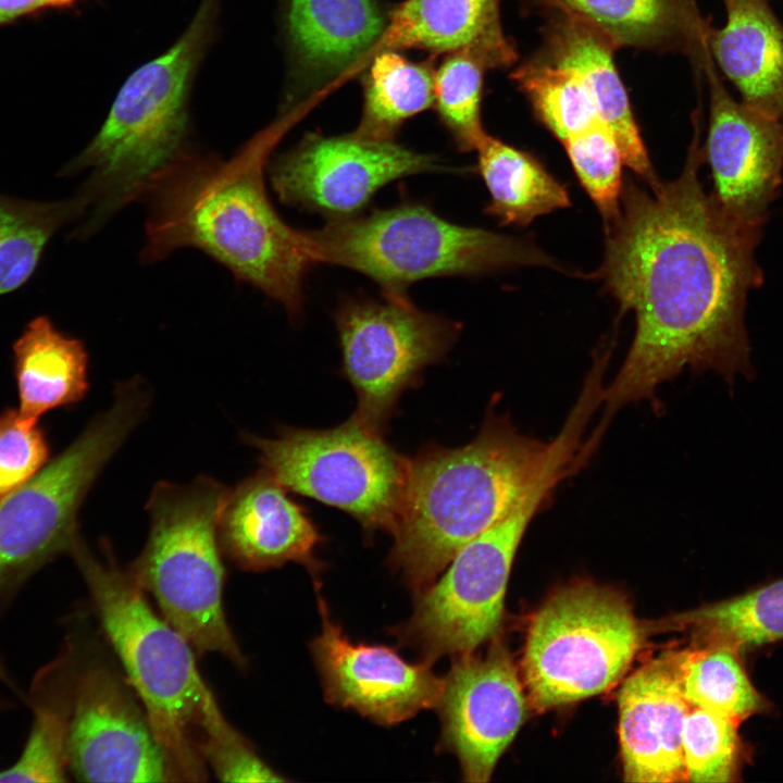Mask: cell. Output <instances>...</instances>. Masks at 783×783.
Returning <instances> with one entry per match:
<instances>
[{
	"mask_svg": "<svg viewBox=\"0 0 783 783\" xmlns=\"http://www.w3.org/2000/svg\"><path fill=\"white\" fill-rule=\"evenodd\" d=\"M475 151L489 194L485 212L501 224L525 226L537 216L570 206L564 185L532 154L488 134Z\"/></svg>",
	"mask_w": 783,
	"mask_h": 783,
	"instance_id": "obj_26",
	"label": "cell"
},
{
	"mask_svg": "<svg viewBox=\"0 0 783 783\" xmlns=\"http://www.w3.org/2000/svg\"><path fill=\"white\" fill-rule=\"evenodd\" d=\"M698 61L710 96L701 150L713 181L711 196L731 217L760 228L782 184L783 125L730 96L706 41Z\"/></svg>",
	"mask_w": 783,
	"mask_h": 783,
	"instance_id": "obj_15",
	"label": "cell"
},
{
	"mask_svg": "<svg viewBox=\"0 0 783 783\" xmlns=\"http://www.w3.org/2000/svg\"><path fill=\"white\" fill-rule=\"evenodd\" d=\"M67 758L79 781H177L142 706L98 660L74 668Z\"/></svg>",
	"mask_w": 783,
	"mask_h": 783,
	"instance_id": "obj_14",
	"label": "cell"
},
{
	"mask_svg": "<svg viewBox=\"0 0 783 783\" xmlns=\"http://www.w3.org/2000/svg\"><path fill=\"white\" fill-rule=\"evenodd\" d=\"M592 26L614 46L643 45L682 30L695 49L707 22L685 0H544Z\"/></svg>",
	"mask_w": 783,
	"mask_h": 783,
	"instance_id": "obj_27",
	"label": "cell"
},
{
	"mask_svg": "<svg viewBox=\"0 0 783 783\" xmlns=\"http://www.w3.org/2000/svg\"><path fill=\"white\" fill-rule=\"evenodd\" d=\"M711 643L739 652L783 639V579L676 618Z\"/></svg>",
	"mask_w": 783,
	"mask_h": 783,
	"instance_id": "obj_31",
	"label": "cell"
},
{
	"mask_svg": "<svg viewBox=\"0 0 783 783\" xmlns=\"http://www.w3.org/2000/svg\"><path fill=\"white\" fill-rule=\"evenodd\" d=\"M101 551L100 558L79 537L69 555L177 781H206L198 741L224 714L198 669L196 651L116 564L107 540Z\"/></svg>",
	"mask_w": 783,
	"mask_h": 783,
	"instance_id": "obj_5",
	"label": "cell"
},
{
	"mask_svg": "<svg viewBox=\"0 0 783 783\" xmlns=\"http://www.w3.org/2000/svg\"><path fill=\"white\" fill-rule=\"evenodd\" d=\"M72 650L40 670L32 687L33 723L20 758L0 782H65L75 664Z\"/></svg>",
	"mask_w": 783,
	"mask_h": 783,
	"instance_id": "obj_25",
	"label": "cell"
},
{
	"mask_svg": "<svg viewBox=\"0 0 783 783\" xmlns=\"http://www.w3.org/2000/svg\"><path fill=\"white\" fill-rule=\"evenodd\" d=\"M434 101V72L393 49L376 53L364 77L362 117L355 130L371 140H393L410 117Z\"/></svg>",
	"mask_w": 783,
	"mask_h": 783,
	"instance_id": "obj_29",
	"label": "cell"
},
{
	"mask_svg": "<svg viewBox=\"0 0 783 783\" xmlns=\"http://www.w3.org/2000/svg\"><path fill=\"white\" fill-rule=\"evenodd\" d=\"M737 721L691 707L684 721L682 754L686 781H735L742 766L743 746Z\"/></svg>",
	"mask_w": 783,
	"mask_h": 783,
	"instance_id": "obj_34",
	"label": "cell"
},
{
	"mask_svg": "<svg viewBox=\"0 0 783 783\" xmlns=\"http://www.w3.org/2000/svg\"><path fill=\"white\" fill-rule=\"evenodd\" d=\"M293 122L288 114L273 123L227 160L189 151L164 172L144 197L141 261H161L181 248L200 249L297 320L303 281L315 263L306 231L283 221L264 182L270 153Z\"/></svg>",
	"mask_w": 783,
	"mask_h": 783,
	"instance_id": "obj_2",
	"label": "cell"
},
{
	"mask_svg": "<svg viewBox=\"0 0 783 783\" xmlns=\"http://www.w3.org/2000/svg\"><path fill=\"white\" fill-rule=\"evenodd\" d=\"M643 630L617 592L577 584L534 616L522 660L532 703L549 709L602 693L626 672Z\"/></svg>",
	"mask_w": 783,
	"mask_h": 783,
	"instance_id": "obj_11",
	"label": "cell"
},
{
	"mask_svg": "<svg viewBox=\"0 0 783 783\" xmlns=\"http://www.w3.org/2000/svg\"><path fill=\"white\" fill-rule=\"evenodd\" d=\"M219 1L201 0L174 45L130 74L99 132L62 170V175L90 171L79 190L88 210L73 233L76 238L89 237L119 210L144 198L190 151L188 97L214 33Z\"/></svg>",
	"mask_w": 783,
	"mask_h": 783,
	"instance_id": "obj_4",
	"label": "cell"
},
{
	"mask_svg": "<svg viewBox=\"0 0 783 783\" xmlns=\"http://www.w3.org/2000/svg\"><path fill=\"white\" fill-rule=\"evenodd\" d=\"M685 1H687V2H691V3H694V1H693V0H685Z\"/></svg>",
	"mask_w": 783,
	"mask_h": 783,
	"instance_id": "obj_39",
	"label": "cell"
},
{
	"mask_svg": "<svg viewBox=\"0 0 783 783\" xmlns=\"http://www.w3.org/2000/svg\"><path fill=\"white\" fill-rule=\"evenodd\" d=\"M18 412L30 420L83 400L88 391V355L45 315L32 320L13 347Z\"/></svg>",
	"mask_w": 783,
	"mask_h": 783,
	"instance_id": "obj_24",
	"label": "cell"
},
{
	"mask_svg": "<svg viewBox=\"0 0 783 783\" xmlns=\"http://www.w3.org/2000/svg\"><path fill=\"white\" fill-rule=\"evenodd\" d=\"M680 674L691 707L723 714L738 723L769 707L746 673L739 651L729 645L709 642L704 648L680 654Z\"/></svg>",
	"mask_w": 783,
	"mask_h": 783,
	"instance_id": "obj_30",
	"label": "cell"
},
{
	"mask_svg": "<svg viewBox=\"0 0 783 783\" xmlns=\"http://www.w3.org/2000/svg\"><path fill=\"white\" fill-rule=\"evenodd\" d=\"M500 0H405L389 14L381 49L468 51L487 69L515 59L499 20Z\"/></svg>",
	"mask_w": 783,
	"mask_h": 783,
	"instance_id": "obj_21",
	"label": "cell"
},
{
	"mask_svg": "<svg viewBox=\"0 0 783 783\" xmlns=\"http://www.w3.org/2000/svg\"><path fill=\"white\" fill-rule=\"evenodd\" d=\"M46 430L18 410L0 411V502L30 480L49 460Z\"/></svg>",
	"mask_w": 783,
	"mask_h": 783,
	"instance_id": "obj_36",
	"label": "cell"
},
{
	"mask_svg": "<svg viewBox=\"0 0 783 783\" xmlns=\"http://www.w3.org/2000/svg\"><path fill=\"white\" fill-rule=\"evenodd\" d=\"M285 26L297 70L336 74L378 44L386 26L374 0H287Z\"/></svg>",
	"mask_w": 783,
	"mask_h": 783,
	"instance_id": "obj_22",
	"label": "cell"
},
{
	"mask_svg": "<svg viewBox=\"0 0 783 783\" xmlns=\"http://www.w3.org/2000/svg\"><path fill=\"white\" fill-rule=\"evenodd\" d=\"M322 630L312 654L328 703L350 708L372 721L393 725L436 707L444 679L431 663H410L383 645L355 644L331 618L318 594Z\"/></svg>",
	"mask_w": 783,
	"mask_h": 783,
	"instance_id": "obj_17",
	"label": "cell"
},
{
	"mask_svg": "<svg viewBox=\"0 0 783 783\" xmlns=\"http://www.w3.org/2000/svg\"><path fill=\"white\" fill-rule=\"evenodd\" d=\"M513 77L540 122L561 142L604 121L581 77L566 66L552 61L527 64Z\"/></svg>",
	"mask_w": 783,
	"mask_h": 783,
	"instance_id": "obj_32",
	"label": "cell"
},
{
	"mask_svg": "<svg viewBox=\"0 0 783 783\" xmlns=\"http://www.w3.org/2000/svg\"><path fill=\"white\" fill-rule=\"evenodd\" d=\"M562 144L576 177L596 204L605 224L611 222L620 212L624 164L611 128L600 121Z\"/></svg>",
	"mask_w": 783,
	"mask_h": 783,
	"instance_id": "obj_35",
	"label": "cell"
},
{
	"mask_svg": "<svg viewBox=\"0 0 783 783\" xmlns=\"http://www.w3.org/2000/svg\"><path fill=\"white\" fill-rule=\"evenodd\" d=\"M674 181L647 192L623 184L620 212L606 225L600 277L635 314L629 352L605 388L601 424L624 405L651 398L685 366L728 382L753 375L744 324L748 293L761 282L760 228L726 214L699 179V129Z\"/></svg>",
	"mask_w": 783,
	"mask_h": 783,
	"instance_id": "obj_1",
	"label": "cell"
},
{
	"mask_svg": "<svg viewBox=\"0 0 783 783\" xmlns=\"http://www.w3.org/2000/svg\"><path fill=\"white\" fill-rule=\"evenodd\" d=\"M227 492L204 475L184 485L159 482L146 505V545L124 569L196 652L220 654L244 670L247 659L223 606L225 568L217 524Z\"/></svg>",
	"mask_w": 783,
	"mask_h": 783,
	"instance_id": "obj_6",
	"label": "cell"
},
{
	"mask_svg": "<svg viewBox=\"0 0 783 783\" xmlns=\"http://www.w3.org/2000/svg\"><path fill=\"white\" fill-rule=\"evenodd\" d=\"M77 192L58 201H33L0 194V297L21 288L36 271L51 237L87 213Z\"/></svg>",
	"mask_w": 783,
	"mask_h": 783,
	"instance_id": "obj_28",
	"label": "cell"
},
{
	"mask_svg": "<svg viewBox=\"0 0 783 783\" xmlns=\"http://www.w3.org/2000/svg\"><path fill=\"white\" fill-rule=\"evenodd\" d=\"M314 263L344 266L373 279L382 293L407 294L414 282L481 275L554 260L520 238L451 223L423 202L405 201L306 231Z\"/></svg>",
	"mask_w": 783,
	"mask_h": 783,
	"instance_id": "obj_7",
	"label": "cell"
},
{
	"mask_svg": "<svg viewBox=\"0 0 783 783\" xmlns=\"http://www.w3.org/2000/svg\"><path fill=\"white\" fill-rule=\"evenodd\" d=\"M266 169L283 203L328 220L361 213L382 187L396 179L448 170L434 156L355 132L330 137L309 134Z\"/></svg>",
	"mask_w": 783,
	"mask_h": 783,
	"instance_id": "obj_13",
	"label": "cell"
},
{
	"mask_svg": "<svg viewBox=\"0 0 783 783\" xmlns=\"http://www.w3.org/2000/svg\"><path fill=\"white\" fill-rule=\"evenodd\" d=\"M487 67L468 51L448 53L434 72L438 116L462 151L475 150L486 135L481 121L483 73Z\"/></svg>",
	"mask_w": 783,
	"mask_h": 783,
	"instance_id": "obj_33",
	"label": "cell"
},
{
	"mask_svg": "<svg viewBox=\"0 0 783 783\" xmlns=\"http://www.w3.org/2000/svg\"><path fill=\"white\" fill-rule=\"evenodd\" d=\"M436 707L442 746L459 759L463 780L487 782L526 713L508 650L497 643L484 655L455 656Z\"/></svg>",
	"mask_w": 783,
	"mask_h": 783,
	"instance_id": "obj_16",
	"label": "cell"
},
{
	"mask_svg": "<svg viewBox=\"0 0 783 783\" xmlns=\"http://www.w3.org/2000/svg\"><path fill=\"white\" fill-rule=\"evenodd\" d=\"M581 469L575 445L558 438L543 471L490 526L467 543L445 573L417 593L400 639L431 663L446 655L474 651L499 631L513 560L536 512L556 486Z\"/></svg>",
	"mask_w": 783,
	"mask_h": 783,
	"instance_id": "obj_8",
	"label": "cell"
},
{
	"mask_svg": "<svg viewBox=\"0 0 783 783\" xmlns=\"http://www.w3.org/2000/svg\"><path fill=\"white\" fill-rule=\"evenodd\" d=\"M382 294L381 300L346 298L334 320L340 374L357 395L349 419L384 435L402 393L446 357L461 324L419 309L408 294Z\"/></svg>",
	"mask_w": 783,
	"mask_h": 783,
	"instance_id": "obj_12",
	"label": "cell"
},
{
	"mask_svg": "<svg viewBox=\"0 0 783 783\" xmlns=\"http://www.w3.org/2000/svg\"><path fill=\"white\" fill-rule=\"evenodd\" d=\"M82 0H0V27L51 10L70 9Z\"/></svg>",
	"mask_w": 783,
	"mask_h": 783,
	"instance_id": "obj_38",
	"label": "cell"
},
{
	"mask_svg": "<svg viewBox=\"0 0 783 783\" xmlns=\"http://www.w3.org/2000/svg\"><path fill=\"white\" fill-rule=\"evenodd\" d=\"M723 3L724 26H706L709 53L742 102L783 125V23L768 0Z\"/></svg>",
	"mask_w": 783,
	"mask_h": 783,
	"instance_id": "obj_20",
	"label": "cell"
},
{
	"mask_svg": "<svg viewBox=\"0 0 783 783\" xmlns=\"http://www.w3.org/2000/svg\"><path fill=\"white\" fill-rule=\"evenodd\" d=\"M263 470L288 492L340 509L369 537L393 534L401 508L409 458L384 435L348 419L323 430L281 426L272 438L243 433Z\"/></svg>",
	"mask_w": 783,
	"mask_h": 783,
	"instance_id": "obj_10",
	"label": "cell"
},
{
	"mask_svg": "<svg viewBox=\"0 0 783 783\" xmlns=\"http://www.w3.org/2000/svg\"><path fill=\"white\" fill-rule=\"evenodd\" d=\"M148 384H116L113 401L61 453L0 502V602L80 537L78 512L103 467L145 418Z\"/></svg>",
	"mask_w": 783,
	"mask_h": 783,
	"instance_id": "obj_9",
	"label": "cell"
},
{
	"mask_svg": "<svg viewBox=\"0 0 783 783\" xmlns=\"http://www.w3.org/2000/svg\"><path fill=\"white\" fill-rule=\"evenodd\" d=\"M199 753L216 778L224 782H282L281 776L253 750L226 720L207 728L198 741Z\"/></svg>",
	"mask_w": 783,
	"mask_h": 783,
	"instance_id": "obj_37",
	"label": "cell"
},
{
	"mask_svg": "<svg viewBox=\"0 0 783 783\" xmlns=\"http://www.w3.org/2000/svg\"><path fill=\"white\" fill-rule=\"evenodd\" d=\"M618 705L624 780L686 781L682 733L691 705L682 691L680 655L659 657L632 673Z\"/></svg>",
	"mask_w": 783,
	"mask_h": 783,
	"instance_id": "obj_19",
	"label": "cell"
},
{
	"mask_svg": "<svg viewBox=\"0 0 783 783\" xmlns=\"http://www.w3.org/2000/svg\"><path fill=\"white\" fill-rule=\"evenodd\" d=\"M222 554L247 571H264L287 562L316 575L315 557L323 542L307 510L265 470L239 482L225 497L217 524Z\"/></svg>",
	"mask_w": 783,
	"mask_h": 783,
	"instance_id": "obj_18",
	"label": "cell"
},
{
	"mask_svg": "<svg viewBox=\"0 0 783 783\" xmlns=\"http://www.w3.org/2000/svg\"><path fill=\"white\" fill-rule=\"evenodd\" d=\"M552 450L554 440L519 433L492 407L469 444L423 446L409 458L389 563L415 593L427 587L467 543L504 514Z\"/></svg>",
	"mask_w": 783,
	"mask_h": 783,
	"instance_id": "obj_3",
	"label": "cell"
},
{
	"mask_svg": "<svg viewBox=\"0 0 783 783\" xmlns=\"http://www.w3.org/2000/svg\"><path fill=\"white\" fill-rule=\"evenodd\" d=\"M616 46L586 23L566 16L550 36L552 62L574 71L589 90L601 119L621 149L624 165L649 188L660 183L649 160L627 94L616 70Z\"/></svg>",
	"mask_w": 783,
	"mask_h": 783,
	"instance_id": "obj_23",
	"label": "cell"
}]
</instances>
